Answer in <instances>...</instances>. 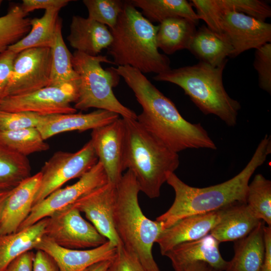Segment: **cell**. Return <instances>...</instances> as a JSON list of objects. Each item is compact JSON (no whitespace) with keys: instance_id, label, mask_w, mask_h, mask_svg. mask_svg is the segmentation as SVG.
I'll use <instances>...</instances> for the list:
<instances>
[{"instance_id":"cell-1","label":"cell","mask_w":271,"mask_h":271,"mask_svg":"<svg viewBox=\"0 0 271 271\" xmlns=\"http://www.w3.org/2000/svg\"><path fill=\"white\" fill-rule=\"evenodd\" d=\"M115 68L142 107L137 120L171 150L178 153L188 149H217L201 124L186 120L143 73L129 66Z\"/></svg>"},{"instance_id":"cell-2","label":"cell","mask_w":271,"mask_h":271,"mask_svg":"<svg viewBox=\"0 0 271 271\" xmlns=\"http://www.w3.org/2000/svg\"><path fill=\"white\" fill-rule=\"evenodd\" d=\"M270 153V136L266 134L241 171L223 183L207 187H191L174 173L169 174L166 182L174 190V201L169 209L156 220L162 222L164 230L185 217L214 211L238 203H245L249 180Z\"/></svg>"},{"instance_id":"cell-3","label":"cell","mask_w":271,"mask_h":271,"mask_svg":"<svg viewBox=\"0 0 271 271\" xmlns=\"http://www.w3.org/2000/svg\"><path fill=\"white\" fill-rule=\"evenodd\" d=\"M112 41L108 53L114 65L129 66L142 73L157 74L171 69L170 61L159 51L156 41L158 26L147 19L128 1L114 27L109 29Z\"/></svg>"},{"instance_id":"cell-4","label":"cell","mask_w":271,"mask_h":271,"mask_svg":"<svg viewBox=\"0 0 271 271\" xmlns=\"http://www.w3.org/2000/svg\"><path fill=\"white\" fill-rule=\"evenodd\" d=\"M123 119L125 128L124 170L127 169L133 174L140 191L151 199L159 197L168 175L174 173L179 167L178 154L148 131L137 119Z\"/></svg>"},{"instance_id":"cell-5","label":"cell","mask_w":271,"mask_h":271,"mask_svg":"<svg viewBox=\"0 0 271 271\" xmlns=\"http://www.w3.org/2000/svg\"><path fill=\"white\" fill-rule=\"evenodd\" d=\"M116 188L113 219L118 237L147 271H161L154 258L152 249L164 230L162 222L152 220L144 214L138 200L140 190L130 171L122 175Z\"/></svg>"},{"instance_id":"cell-6","label":"cell","mask_w":271,"mask_h":271,"mask_svg":"<svg viewBox=\"0 0 271 271\" xmlns=\"http://www.w3.org/2000/svg\"><path fill=\"white\" fill-rule=\"evenodd\" d=\"M227 62L213 67L199 61L157 74L154 79L178 85L204 114L215 115L228 126H234L241 105L229 96L223 84Z\"/></svg>"},{"instance_id":"cell-7","label":"cell","mask_w":271,"mask_h":271,"mask_svg":"<svg viewBox=\"0 0 271 271\" xmlns=\"http://www.w3.org/2000/svg\"><path fill=\"white\" fill-rule=\"evenodd\" d=\"M73 68L77 74V96L74 107L86 110L96 108L117 113L123 118L137 119V114L122 104L113 92L120 76L113 67L104 69L102 62L114 64L106 56H91L75 51L72 54Z\"/></svg>"},{"instance_id":"cell-8","label":"cell","mask_w":271,"mask_h":271,"mask_svg":"<svg viewBox=\"0 0 271 271\" xmlns=\"http://www.w3.org/2000/svg\"><path fill=\"white\" fill-rule=\"evenodd\" d=\"M199 19L233 48L231 58L271 42V24L235 12H216L196 4Z\"/></svg>"},{"instance_id":"cell-9","label":"cell","mask_w":271,"mask_h":271,"mask_svg":"<svg viewBox=\"0 0 271 271\" xmlns=\"http://www.w3.org/2000/svg\"><path fill=\"white\" fill-rule=\"evenodd\" d=\"M98 158L89 141L75 153L58 151L42 168L39 188L33 206L61 188L68 181L81 177L97 163Z\"/></svg>"},{"instance_id":"cell-10","label":"cell","mask_w":271,"mask_h":271,"mask_svg":"<svg viewBox=\"0 0 271 271\" xmlns=\"http://www.w3.org/2000/svg\"><path fill=\"white\" fill-rule=\"evenodd\" d=\"M44 235L59 246L72 249L95 248L107 241L71 204L47 217Z\"/></svg>"},{"instance_id":"cell-11","label":"cell","mask_w":271,"mask_h":271,"mask_svg":"<svg viewBox=\"0 0 271 271\" xmlns=\"http://www.w3.org/2000/svg\"><path fill=\"white\" fill-rule=\"evenodd\" d=\"M77 96V84L48 86L21 95L7 96L0 103V109L10 112L28 111L42 115L75 113L71 103Z\"/></svg>"},{"instance_id":"cell-12","label":"cell","mask_w":271,"mask_h":271,"mask_svg":"<svg viewBox=\"0 0 271 271\" xmlns=\"http://www.w3.org/2000/svg\"><path fill=\"white\" fill-rule=\"evenodd\" d=\"M51 61L49 48H33L18 53L14 61L6 97L26 94L49 86Z\"/></svg>"},{"instance_id":"cell-13","label":"cell","mask_w":271,"mask_h":271,"mask_svg":"<svg viewBox=\"0 0 271 271\" xmlns=\"http://www.w3.org/2000/svg\"><path fill=\"white\" fill-rule=\"evenodd\" d=\"M108 182L105 170L98 161L75 183L56 190L34 205L30 214L18 231L29 227L56 211L72 204L83 195Z\"/></svg>"},{"instance_id":"cell-14","label":"cell","mask_w":271,"mask_h":271,"mask_svg":"<svg viewBox=\"0 0 271 271\" xmlns=\"http://www.w3.org/2000/svg\"><path fill=\"white\" fill-rule=\"evenodd\" d=\"M125 128L123 118L93 129L90 142L98 161L103 166L108 182L117 185L124 171L123 155Z\"/></svg>"},{"instance_id":"cell-15","label":"cell","mask_w":271,"mask_h":271,"mask_svg":"<svg viewBox=\"0 0 271 271\" xmlns=\"http://www.w3.org/2000/svg\"><path fill=\"white\" fill-rule=\"evenodd\" d=\"M116 185L108 182L83 195L71 204L92 223L107 240L117 246L121 242L114 229L113 215Z\"/></svg>"},{"instance_id":"cell-16","label":"cell","mask_w":271,"mask_h":271,"mask_svg":"<svg viewBox=\"0 0 271 271\" xmlns=\"http://www.w3.org/2000/svg\"><path fill=\"white\" fill-rule=\"evenodd\" d=\"M35 249L50 254L57 262L60 271H89L100 262L112 260L117 252V246L108 240L95 248L72 249L59 246L45 235Z\"/></svg>"},{"instance_id":"cell-17","label":"cell","mask_w":271,"mask_h":271,"mask_svg":"<svg viewBox=\"0 0 271 271\" xmlns=\"http://www.w3.org/2000/svg\"><path fill=\"white\" fill-rule=\"evenodd\" d=\"M226 207L185 217L164 229L156 242L162 255H165L178 244L196 240L210 234L222 218Z\"/></svg>"},{"instance_id":"cell-18","label":"cell","mask_w":271,"mask_h":271,"mask_svg":"<svg viewBox=\"0 0 271 271\" xmlns=\"http://www.w3.org/2000/svg\"><path fill=\"white\" fill-rule=\"evenodd\" d=\"M219 243L209 234L200 239L178 244L164 256L170 259L175 271H184L189 265L198 261L208 263L213 269L224 271L227 261L220 253Z\"/></svg>"},{"instance_id":"cell-19","label":"cell","mask_w":271,"mask_h":271,"mask_svg":"<svg viewBox=\"0 0 271 271\" xmlns=\"http://www.w3.org/2000/svg\"><path fill=\"white\" fill-rule=\"evenodd\" d=\"M118 118L117 113L103 109H97L88 113L55 114L43 115L36 127L46 140L62 132L92 130Z\"/></svg>"},{"instance_id":"cell-20","label":"cell","mask_w":271,"mask_h":271,"mask_svg":"<svg viewBox=\"0 0 271 271\" xmlns=\"http://www.w3.org/2000/svg\"><path fill=\"white\" fill-rule=\"evenodd\" d=\"M41 180L40 172L14 188L7 198L0 222V234L16 232L30 214Z\"/></svg>"},{"instance_id":"cell-21","label":"cell","mask_w":271,"mask_h":271,"mask_svg":"<svg viewBox=\"0 0 271 271\" xmlns=\"http://www.w3.org/2000/svg\"><path fill=\"white\" fill-rule=\"evenodd\" d=\"M67 39L75 51L96 56L103 49L108 48L112 36L105 25L88 17L74 16Z\"/></svg>"},{"instance_id":"cell-22","label":"cell","mask_w":271,"mask_h":271,"mask_svg":"<svg viewBox=\"0 0 271 271\" xmlns=\"http://www.w3.org/2000/svg\"><path fill=\"white\" fill-rule=\"evenodd\" d=\"M260 220L251 212L245 203H238L226 207L222 218L210 234L219 242L235 241L249 234Z\"/></svg>"},{"instance_id":"cell-23","label":"cell","mask_w":271,"mask_h":271,"mask_svg":"<svg viewBox=\"0 0 271 271\" xmlns=\"http://www.w3.org/2000/svg\"><path fill=\"white\" fill-rule=\"evenodd\" d=\"M264 224L261 220L246 236L234 241V255L224 271H259L265 250Z\"/></svg>"},{"instance_id":"cell-24","label":"cell","mask_w":271,"mask_h":271,"mask_svg":"<svg viewBox=\"0 0 271 271\" xmlns=\"http://www.w3.org/2000/svg\"><path fill=\"white\" fill-rule=\"evenodd\" d=\"M47 221L46 217L16 232L0 234V271L21 254L35 249L44 236Z\"/></svg>"},{"instance_id":"cell-25","label":"cell","mask_w":271,"mask_h":271,"mask_svg":"<svg viewBox=\"0 0 271 271\" xmlns=\"http://www.w3.org/2000/svg\"><path fill=\"white\" fill-rule=\"evenodd\" d=\"M196 24L193 21L181 17L168 19L158 25L157 45L166 54L189 50L195 35Z\"/></svg>"},{"instance_id":"cell-26","label":"cell","mask_w":271,"mask_h":271,"mask_svg":"<svg viewBox=\"0 0 271 271\" xmlns=\"http://www.w3.org/2000/svg\"><path fill=\"white\" fill-rule=\"evenodd\" d=\"M189 50L200 61L217 67L231 57L233 48L227 42L218 37L206 25H202L196 31Z\"/></svg>"},{"instance_id":"cell-27","label":"cell","mask_w":271,"mask_h":271,"mask_svg":"<svg viewBox=\"0 0 271 271\" xmlns=\"http://www.w3.org/2000/svg\"><path fill=\"white\" fill-rule=\"evenodd\" d=\"M135 8L152 23L160 24L166 19L181 17L190 19L198 24L199 18L190 2L186 0H129Z\"/></svg>"},{"instance_id":"cell-28","label":"cell","mask_w":271,"mask_h":271,"mask_svg":"<svg viewBox=\"0 0 271 271\" xmlns=\"http://www.w3.org/2000/svg\"><path fill=\"white\" fill-rule=\"evenodd\" d=\"M60 10L58 9H48L45 10L44 14L41 18L31 19V28L29 32L8 49L18 54L24 50L30 48H50L54 40L58 22L60 19Z\"/></svg>"},{"instance_id":"cell-29","label":"cell","mask_w":271,"mask_h":271,"mask_svg":"<svg viewBox=\"0 0 271 271\" xmlns=\"http://www.w3.org/2000/svg\"><path fill=\"white\" fill-rule=\"evenodd\" d=\"M62 28V20L60 18L54 40L50 48L52 61L49 86L65 83L78 84V76L72 65V54L70 52L64 41Z\"/></svg>"},{"instance_id":"cell-30","label":"cell","mask_w":271,"mask_h":271,"mask_svg":"<svg viewBox=\"0 0 271 271\" xmlns=\"http://www.w3.org/2000/svg\"><path fill=\"white\" fill-rule=\"evenodd\" d=\"M27 157L0 142V190H12L31 176Z\"/></svg>"},{"instance_id":"cell-31","label":"cell","mask_w":271,"mask_h":271,"mask_svg":"<svg viewBox=\"0 0 271 271\" xmlns=\"http://www.w3.org/2000/svg\"><path fill=\"white\" fill-rule=\"evenodd\" d=\"M31 19L18 5L12 6L7 14L0 17V54L26 36L31 28Z\"/></svg>"},{"instance_id":"cell-32","label":"cell","mask_w":271,"mask_h":271,"mask_svg":"<svg viewBox=\"0 0 271 271\" xmlns=\"http://www.w3.org/2000/svg\"><path fill=\"white\" fill-rule=\"evenodd\" d=\"M246 203L259 220L271 226V181L262 174L255 175L248 184Z\"/></svg>"},{"instance_id":"cell-33","label":"cell","mask_w":271,"mask_h":271,"mask_svg":"<svg viewBox=\"0 0 271 271\" xmlns=\"http://www.w3.org/2000/svg\"><path fill=\"white\" fill-rule=\"evenodd\" d=\"M0 142L25 157L47 151L50 148L37 127L14 131H0Z\"/></svg>"},{"instance_id":"cell-34","label":"cell","mask_w":271,"mask_h":271,"mask_svg":"<svg viewBox=\"0 0 271 271\" xmlns=\"http://www.w3.org/2000/svg\"><path fill=\"white\" fill-rule=\"evenodd\" d=\"M208 4L216 12H235L264 22L271 17V8L263 1L208 0Z\"/></svg>"},{"instance_id":"cell-35","label":"cell","mask_w":271,"mask_h":271,"mask_svg":"<svg viewBox=\"0 0 271 271\" xmlns=\"http://www.w3.org/2000/svg\"><path fill=\"white\" fill-rule=\"evenodd\" d=\"M86 7L88 18L113 28L122 11L124 1L120 0H83Z\"/></svg>"},{"instance_id":"cell-36","label":"cell","mask_w":271,"mask_h":271,"mask_svg":"<svg viewBox=\"0 0 271 271\" xmlns=\"http://www.w3.org/2000/svg\"><path fill=\"white\" fill-rule=\"evenodd\" d=\"M42 116L33 112H10L0 109V131H14L36 127Z\"/></svg>"},{"instance_id":"cell-37","label":"cell","mask_w":271,"mask_h":271,"mask_svg":"<svg viewBox=\"0 0 271 271\" xmlns=\"http://www.w3.org/2000/svg\"><path fill=\"white\" fill-rule=\"evenodd\" d=\"M253 66L258 76L259 87L271 93V43L255 49Z\"/></svg>"},{"instance_id":"cell-38","label":"cell","mask_w":271,"mask_h":271,"mask_svg":"<svg viewBox=\"0 0 271 271\" xmlns=\"http://www.w3.org/2000/svg\"><path fill=\"white\" fill-rule=\"evenodd\" d=\"M106 271H147L137 257L121 243Z\"/></svg>"},{"instance_id":"cell-39","label":"cell","mask_w":271,"mask_h":271,"mask_svg":"<svg viewBox=\"0 0 271 271\" xmlns=\"http://www.w3.org/2000/svg\"><path fill=\"white\" fill-rule=\"evenodd\" d=\"M17 54L9 49L0 54V103L6 97L14 61Z\"/></svg>"},{"instance_id":"cell-40","label":"cell","mask_w":271,"mask_h":271,"mask_svg":"<svg viewBox=\"0 0 271 271\" xmlns=\"http://www.w3.org/2000/svg\"><path fill=\"white\" fill-rule=\"evenodd\" d=\"M71 2L70 0H23L20 5L24 14L27 15L31 12L39 9L45 10L50 9L61 10Z\"/></svg>"},{"instance_id":"cell-41","label":"cell","mask_w":271,"mask_h":271,"mask_svg":"<svg viewBox=\"0 0 271 271\" xmlns=\"http://www.w3.org/2000/svg\"><path fill=\"white\" fill-rule=\"evenodd\" d=\"M33 271H60L54 259L47 252L37 250L33 262Z\"/></svg>"},{"instance_id":"cell-42","label":"cell","mask_w":271,"mask_h":271,"mask_svg":"<svg viewBox=\"0 0 271 271\" xmlns=\"http://www.w3.org/2000/svg\"><path fill=\"white\" fill-rule=\"evenodd\" d=\"M35 253L26 251L13 260L5 271H33Z\"/></svg>"},{"instance_id":"cell-43","label":"cell","mask_w":271,"mask_h":271,"mask_svg":"<svg viewBox=\"0 0 271 271\" xmlns=\"http://www.w3.org/2000/svg\"><path fill=\"white\" fill-rule=\"evenodd\" d=\"M264 258L259 271H271V226H264Z\"/></svg>"},{"instance_id":"cell-44","label":"cell","mask_w":271,"mask_h":271,"mask_svg":"<svg viewBox=\"0 0 271 271\" xmlns=\"http://www.w3.org/2000/svg\"><path fill=\"white\" fill-rule=\"evenodd\" d=\"M213 268L203 261L194 262L187 266L184 271H212Z\"/></svg>"},{"instance_id":"cell-45","label":"cell","mask_w":271,"mask_h":271,"mask_svg":"<svg viewBox=\"0 0 271 271\" xmlns=\"http://www.w3.org/2000/svg\"><path fill=\"white\" fill-rule=\"evenodd\" d=\"M12 190H0V222L6 201Z\"/></svg>"},{"instance_id":"cell-46","label":"cell","mask_w":271,"mask_h":271,"mask_svg":"<svg viewBox=\"0 0 271 271\" xmlns=\"http://www.w3.org/2000/svg\"><path fill=\"white\" fill-rule=\"evenodd\" d=\"M111 260H105L100 262L93 265L89 271H106Z\"/></svg>"},{"instance_id":"cell-47","label":"cell","mask_w":271,"mask_h":271,"mask_svg":"<svg viewBox=\"0 0 271 271\" xmlns=\"http://www.w3.org/2000/svg\"><path fill=\"white\" fill-rule=\"evenodd\" d=\"M2 3H3V1L0 0V9H1V5H2Z\"/></svg>"},{"instance_id":"cell-48","label":"cell","mask_w":271,"mask_h":271,"mask_svg":"<svg viewBox=\"0 0 271 271\" xmlns=\"http://www.w3.org/2000/svg\"><path fill=\"white\" fill-rule=\"evenodd\" d=\"M212 271H223V270H216V269H213Z\"/></svg>"}]
</instances>
